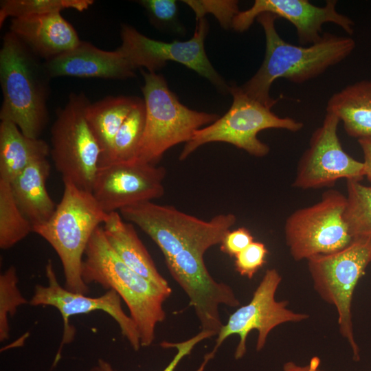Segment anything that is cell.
<instances>
[{"label":"cell","mask_w":371,"mask_h":371,"mask_svg":"<svg viewBox=\"0 0 371 371\" xmlns=\"http://www.w3.org/2000/svg\"><path fill=\"white\" fill-rule=\"evenodd\" d=\"M146 107L142 99L121 126L107 157L99 166L133 161L144 133Z\"/></svg>","instance_id":"484cf974"},{"label":"cell","mask_w":371,"mask_h":371,"mask_svg":"<svg viewBox=\"0 0 371 371\" xmlns=\"http://www.w3.org/2000/svg\"><path fill=\"white\" fill-rule=\"evenodd\" d=\"M81 274L88 285L96 283L115 291L126 303L137 328L142 347L151 345L157 324L163 322V304L169 296L148 280L129 268L109 245L98 227L85 251Z\"/></svg>","instance_id":"7a4b0ae2"},{"label":"cell","mask_w":371,"mask_h":371,"mask_svg":"<svg viewBox=\"0 0 371 371\" xmlns=\"http://www.w3.org/2000/svg\"><path fill=\"white\" fill-rule=\"evenodd\" d=\"M43 62L51 78L71 76L125 80L135 76V69L118 48L106 51L82 41L74 49Z\"/></svg>","instance_id":"ac0fdd59"},{"label":"cell","mask_w":371,"mask_h":371,"mask_svg":"<svg viewBox=\"0 0 371 371\" xmlns=\"http://www.w3.org/2000/svg\"><path fill=\"white\" fill-rule=\"evenodd\" d=\"M336 5L335 0H328L324 6H316L308 0H256L251 8L236 15L232 28L238 32H245L259 15L271 13L294 25L302 45L318 42L322 37V25L325 23H333L352 35L354 22L339 13Z\"/></svg>","instance_id":"e0dca14e"},{"label":"cell","mask_w":371,"mask_h":371,"mask_svg":"<svg viewBox=\"0 0 371 371\" xmlns=\"http://www.w3.org/2000/svg\"><path fill=\"white\" fill-rule=\"evenodd\" d=\"M254 242V237L246 227H238L229 231L221 243L222 252L233 257Z\"/></svg>","instance_id":"836d02e7"},{"label":"cell","mask_w":371,"mask_h":371,"mask_svg":"<svg viewBox=\"0 0 371 371\" xmlns=\"http://www.w3.org/2000/svg\"><path fill=\"white\" fill-rule=\"evenodd\" d=\"M47 286L36 284L29 304L33 306H51L58 310L63 320V335L60 346L53 363L55 366L60 359L63 346L74 338L75 329L69 324V318L76 315L87 314L95 311H102L109 314L119 325L121 333L137 351L141 346L139 334L135 323L122 309L121 297L113 290H108L99 297H89L63 287L58 282L52 262L49 260L45 265Z\"/></svg>","instance_id":"4fadbf2b"},{"label":"cell","mask_w":371,"mask_h":371,"mask_svg":"<svg viewBox=\"0 0 371 371\" xmlns=\"http://www.w3.org/2000/svg\"><path fill=\"white\" fill-rule=\"evenodd\" d=\"M50 146L43 139L25 135L10 121L0 123V179L12 182L31 164L45 159Z\"/></svg>","instance_id":"7402d4cb"},{"label":"cell","mask_w":371,"mask_h":371,"mask_svg":"<svg viewBox=\"0 0 371 371\" xmlns=\"http://www.w3.org/2000/svg\"><path fill=\"white\" fill-rule=\"evenodd\" d=\"M346 197L330 189L316 203L291 213L284 223V237L295 261L331 254L353 240L344 218Z\"/></svg>","instance_id":"30bf717a"},{"label":"cell","mask_w":371,"mask_h":371,"mask_svg":"<svg viewBox=\"0 0 371 371\" xmlns=\"http://www.w3.org/2000/svg\"><path fill=\"white\" fill-rule=\"evenodd\" d=\"M282 371H326L321 368V359L317 356L311 358L306 365H298L293 361H287L284 363Z\"/></svg>","instance_id":"e575fe53"},{"label":"cell","mask_w":371,"mask_h":371,"mask_svg":"<svg viewBox=\"0 0 371 371\" xmlns=\"http://www.w3.org/2000/svg\"><path fill=\"white\" fill-rule=\"evenodd\" d=\"M16 269L10 266L0 275V341L10 337L8 317H12L17 308L29 302L22 295L17 283Z\"/></svg>","instance_id":"f1b7e54d"},{"label":"cell","mask_w":371,"mask_h":371,"mask_svg":"<svg viewBox=\"0 0 371 371\" xmlns=\"http://www.w3.org/2000/svg\"><path fill=\"white\" fill-rule=\"evenodd\" d=\"M278 18L271 13H263L256 18L265 35V54L259 69L240 86L247 95L270 109L278 101L269 93L276 80L284 78L303 83L342 61L355 47L351 37L329 32L324 33L318 42L307 47L291 44L278 34L275 25Z\"/></svg>","instance_id":"6da1fadb"},{"label":"cell","mask_w":371,"mask_h":371,"mask_svg":"<svg viewBox=\"0 0 371 371\" xmlns=\"http://www.w3.org/2000/svg\"><path fill=\"white\" fill-rule=\"evenodd\" d=\"M346 204L344 218L350 236L371 239V186L347 180Z\"/></svg>","instance_id":"4316f807"},{"label":"cell","mask_w":371,"mask_h":371,"mask_svg":"<svg viewBox=\"0 0 371 371\" xmlns=\"http://www.w3.org/2000/svg\"><path fill=\"white\" fill-rule=\"evenodd\" d=\"M363 155L366 176L371 183V137L358 139Z\"/></svg>","instance_id":"d590c367"},{"label":"cell","mask_w":371,"mask_h":371,"mask_svg":"<svg viewBox=\"0 0 371 371\" xmlns=\"http://www.w3.org/2000/svg\"><path fill=\"white\" fill-rule=\"evenodd\" d=\"M40 60L10 31L4 34L0 49V120L14 123L32 138H38L49 120L51 78Z\"/></svg>","instance_id":"3957f363"},{"label":"cell","mask_w":371,"mask_h":371,"mask_svg":"<svg viewBox=\"0 0 371 371\" xmlns=\"http://www.w3.org/2000/svg\"><path fill=\"white\" fill-rule=\"evenodd\" d=\"M89 103L83 93L69 95L51 128L50 155L63 181L92 192L101 150L86 118Z\"/></svg>","instance_id":"9c48e42d"},{"label":"cell","mask_w":371,"mask_h":371,"mask_svg":"<svg viewBox=\"0 0 371 371\" xmlns=\"http://www.w3.org/2000/svg\"><path fill=\"white\" fill-rule=\"evenodd\" d=\"M60 203L51 218L33 227V232L45 239L58 254L65 278V287L71 291L87 294L88 285L81 274L82 257L88 243L109 214L99 205L92 192L63 181Z\"/></svg>","instance_id":"277c9868"},{"label":"cell","mask_w":371,"mask_h":371,"mask_svg":"<svg viewBox=\"0 0 371 371\" xmlns=\"http://www.w3.org/2000/svg\"><path fill=\"white\" fill-rule=\"evenodd\" d=\"M313 287L336 308L340 335L348 341L355 361L360 350L355 338L352 302L355 287L371 262V239L355 238L344 249L307 260Z\"/></svg>","instance_id":"ba28073f"},{"label":"cell","mask_w":371,"mask_h":371,"mask_svg":"<svg viewBox=\"0 0 371 371\" xmlns=\"http://www.w3.org/2000/svg\"><path fill=\"white\" fill-rule=\"evenodd\" d=\"M281 282L282 276L277 269L272 268L265 271L251 300L230 315L227 322L223 325L217 334L214 347L204 356L203 362L196 371H204L221 344L231 335H238L240 337L234 358L240 359L246 353L247 339L251 331H258L256 350L260 351L274 328L286 322H300L308 319L309 316L306 313L289 309L287 300H276V293Z\"/></svg>","instance_id":"8fae6325"},{"label":"cell","mask_w":371,"mask_h":371,"mask_svg":"<svg viewBox=\"0 0 371 371\" xmlns=\"http://www.w3.org/2000/svg\"><path fill=\"white\" fill-rule=\"evenodd\" d=\"M124 220L137 225L157 245L164 258L186 250L203 256L211 247L221 244L235 224L233 214H221L204 221L169 205L146 201L121 209Z\"/></svg>","instance_id":"8992f818"},{"label":"cell","mask_w":371,"mask_h":371,"mask_svg":"<svg viewBox=\"0 0 371 371\" xmlns=\"http://www.w3.org/2000/svg\"><path fill=\"white\" fill-rule=\"evenodd\" d=\"M326 111L343 122L349 136L357 139L371 137V79L358 81L334 93Z\"/></svg>","instance_id":"603a6c76"},{"label":"cell","mask_w":371,"mask_h":371,"mask_svg":"<svg viewBox=\"0 0 371 371\" xmlns=\"http://www.w3.org/2000/svg\"><path fill=\"white\" fill-rule=\"evenodd\" d=\"M162 166L137 161L99 166L92 194L107 214L139 203L151 201L164 194Z\"/></svg>","instance_id":"9a60e30c"},{"label":"cell","mask_w":371,"mask_h":371,"mask_svg":"<svg viewBox=\"0 0 371 371\" xmlns=\"http://www.w3.org/2000/svg\"><path fill=\"white\" fill-rule=\"evenodd\" d=\"M233 102L227 112L215 122L196 131L186 143L179 159H186L199 147L215 142L231 144L249 154L263 157L269 146L258 138L260 131L269 128L297 132L303 123L289 117H281L260 102L250 98L236 85L229 86Z\"/></svg>","instance_id":"52a82bcc"},{"label":"cell","mask_w":371,"mask_h":371,"mask_svg":"<svg viewBox=\"0 0 371 371\" xmlns=\"http://www.w3.org/2000/svg\"><path fill=\"white\" fill-rule=\"evenodd\" d=\"M10 31L43 61L74 49L81 41L60 12L12 18Z\"/></svg>","instance_id":"d6986e66"},{"label":"cell","mask_w":371,"mask_h":371,"mask_svg":"<svg viewBox=\"0 0 371 371\" xmlns=\"http://www.w3.org/2000/svg\"><path fill=\"white\" fill-rule=\"evenodd\" d=\"M141 73L144 80L142 91L146 120L133 161L155 165L168 149L187 143L196 131L211 124L219 116L192 110L181 104L163 76L144 69Z\"/></svg>","instance_id":"5b68a950"},{"label":"cell","mask_w":371,"mask_h":371,"mask_svg":"<svg viewBox=\"0 0 371 371\" xmlns=\"http://www.w3.org/2000/svg\"><path fill=\"white\" fill-rule=\"evenodd\" d=\"M141 100L135 96H107L88 105L86 118L101 150L99 164L107 157L117 133Z\"/></svg>","instance_id":"cb8c5ba5"},{"label":"cell","mask_w":371,"mask_h":371,"mask_svg":"<svg viewBox=\"0 0 371 371\" xmlns=\"http://www.w3.org/2000/svg\"><path fill=\"white\" fill-rule=\"evenodd\" d=\"M92 0H1L0 3V26L8 17L16 18L60 12L65 9L82 12L88 9Z\"/></svg>","instance_id":"83f0119b"},{"label":"cell","mask_w":371,"mask_h":371,"mask_svg":"<svg viewBox=\"0 0 371 371\" xmlns=\"http://www.w3.org/2000/svg\"><path fill=\"white\" fill-rule=\"evenodd\" d=\"M168 271L185 291L202 330L218 334L222 323L219 307H237L240 302L227 284L216 282L210 274L203 256L186 250L165 258Z\"/></svg>","instance_id":"2e32d148"},{"label":"cell","mask_w":371,"mask_h":371,"mask_svg":"<svg viewBox=\"0 0 371 371\" xmlns=\"http://www.w3.org/2000/svg\"><path fill=\"white\" fill-rule=\"evenodd\" d=\"M49 171L48 160L43 159L31 164L10 182L15 201L33 227L47 222L56 209L46 188Z\"/></svg>","instance_id":"44dd1931"},{"label":"cell","mask_w":371,"mask_h":371,"mask_svg":"<svg viewBox=\"0 0 371 371\" xmlns=\"http://www.w3.org/2000/svg\"><path fill=\"white\" fill-rule=\"evenodd\" d=\"M33 232L13 196L10 183L0 179V248L8 249Z\"/></svg>","instance_id":"d4e9b609"},{"label":"cell","mask_w":371,"mask_h":371,"mask_svg":"<svg viewBox=\"0 0 371 371\" xmlns=\"http://www.w3.org/2000/svg\"><path fill=\"white\" fill-rule=\"evenodd\" d=\"M183 2L193 10L196 20L203 18L206 14L210 13L225 30L232 27L234 17L240 12L238 1L186 0Z\"/></svg>","instance_id":"4dcf8cb0"},{"label":"cell","mask_w":371,"mask_h":371,"mask_svg":"<svg viewBox=\"0 0 371 371\" xmlns=\"http://www.w3.org/2000/svg\"><path fill=\"white\" fill-rule=\"evenodd\" d=\"M209 30L205 17L196 20L192 37L186 41L165 42L150 38L133 27L122 24V44L119 50L136 70L146 69L156 72L168 61L181 63L208 80L218 90L229 92V86L215 70L204 48V41Z\"/></svg>","instance_id":"7c38bea8"},{"label":"cell","mask_w":371,"mask_h":371,"mask_svg":"<svg viewBox=\"0 0 371 371\" xmlns=\"http://www.w3.org/2000/svg\"><path fill=\"white\" fill-rule=\"evenodd\" d=\"M103 229L109 245L120 258L133 271L170 296V286L157 271L133 225L125 222L118 212H113L109 214Z\"/></svg>","instance_id":"ffe728a7"},{"label":"cell","mask_w":371,"mask_h":371,"mask_svg":"<svg viewBox=\"0 0 371 371\" xmlns=\"http://www.w3.org/2000/svg\"><path fill=\"white\" fill-rule=\"evenodd\" d=\"M339 122L335 115L326 113L298 162L293 186L317 189L331 186L341 179L360 181L366 176L363 162L343 149L337 135Z\"/></svg>","instance_id":"5bb4252c"},{"label":"cell","mask_w":371,"mask_h":371,"mask_svg":"<svg viewBox=\"0 0 371 371\" xmlns=\"http://www.w3.org/2000/svg\"><path fill=\"white\" fill-rule=\"evenodd\" d=\"M214 335L216 334L212 331L201 330V332L190 339L179 343L161 342V346L164 348H175L177 349L176 354L163 371H175L181 361L185 357L190 355L192 350L197 344ZM98 365L102 368L103 371H115L112 366L104 359H100L98 360Z\"/></svg>","instance_id":"d6a6232c"},{"label":"cell","mask_w":371,"mask_h":371,"mask_svg":"<svg viewBox=\"0 0 371 371\" xmlns=\"http://www.w3.org/2000/svg\"><path fill=\"white\" fill-rule=\"evenodd\" d=\"M138 3L144 8L150 23L155 27L174 34L184 33L179 19L177 1L141 0Z\"/></svg>","instance_id":"f546056e"},{"label":"cell","mask_w":371,"mask_h":371,"mask_svg":"<svg viewBox=\"0 0 371 371\" xmlns=\"http://www.w3.org/2000/svg\"><path fill=\"white\" fill-rule=\"evenodd\" d=\"M89 371H103L102 368L98 365L92 368Z\"/></svg>","instance_id":"8d00e7d4"},{"label":"cell","mask_w":371,"mask_h":371,"mask_svg":"<svg viewBox=\"0 0 371 371\" xmlns=\"http://www.w3.org/2000/svg\"><path fill=\"white\" fill-rule=\"evenodd\" d=\"M268 250L260 242H252L235 256L236 271L242 276L251 279L266 262Z\"/></svg>","instance_id":"1f68e13d"}]
</instances>
